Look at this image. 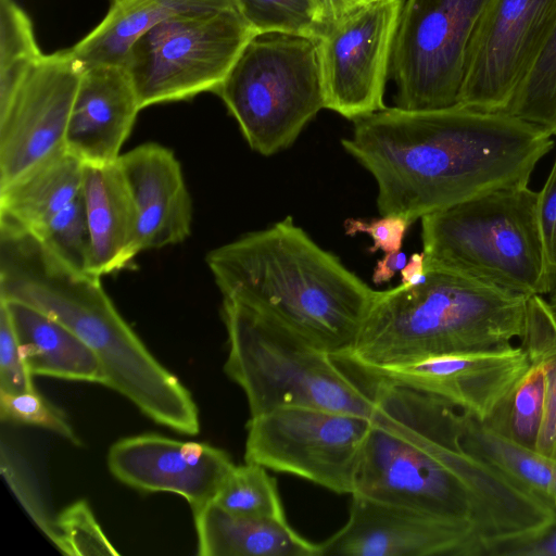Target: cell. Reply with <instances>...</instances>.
<instances>
[{
  "instance_id": "cell-1",
  "label": "cell",
  "mask_w": 556,
  "mask_h": 556,
  "mask_svg": "<svg viewBox=\"0 0 556 556\" xmlns=\"http://www.w3.org/2000/svg\"><path fill=\"white\" fill-rule=\"evenodd\" d=\"M371 391L376 412L353 494L457 523L480 541L482 556L555 519L539 501L465 448L457 406L381 379L372 380Z\"/></svg>"
},
{
  "instance_id": "cell-2",
  "label": "cell",
  "mask_w": 556,
  "mask_h": 556,
  "mask_svg": "<svg viewBox=\"0 0 556 556\" xmlns=\"http://www.w3.org/2000/svg\"><path fill=\"white\" fill-rule=\"evenodd\" d=\"M377 184L380 215L410 223L485 193L528 186L552 136L507 112L462 104L386 108L341 141Z\"/></svg>"
},
{
  "instance_id": "cell-3",
  "label": "cell",
  "mask_w": 556,
  "mask_h": 556,
  "mask_svg": "<svg viewBox=\"0 0 556 556\" xmlns=\"http://www.w3.org/2000/svg\"><path fill=\"white\" fill-rule=\"evenodd\" d=\"M224 299L241 303L334 358L353 349L376 295L291 216L206 256Z\"/></svg>"
},
{
  "instance_id": "cell-4",
  "label": "cell",
  "mask_w": 556,
  "mask_h": 556,
  "mask_svg": "<svg viewBox=\"0 0 556 556\" xmlns=\"http://www.w3.org/2000/svg\"><path fill=\"white\" fill-rule=\"evenodd\" d=\"M528 298L456 271L425 268L418 285L376 292L353 349L338 361L371 371L507 349L523 332Z\"/></svg>"
},
{
  "instance_id": "cell-5",
  "label": "cell",
  "mask_w": 556,
  "mask_h": 556,
  "mask_svg": "<svg viewBox=\"0 0 556 556\" xmlns=\"http://www.w3.org/2000/svg\"><path fill=\"white\" fill-rule=\"evenodd\" d=\"M9 295L77 334L99 359L103 384L126 396L144 415L178 432H199V410L190 392L124 320L100 277L77 271L52 253L39 251L17 268Z\"/></svg>"
},
{
  "instance_id": "cell-6",
  "label": "cell",
  "mask_w": 556,
  "mask_h": 556,
  "mask_svg": "<svg viewBox=\"0 0 556 556\" xmlns=\"http://www.w3.org/2000/svg\"><path fill=\"white\" fill-rule=\"evenodd\" d=\"M425 268L456 271L523 294H548L556 276L538 216V192L509 187L421 218Z\"/></svg>"
},
{
  "instance_id": "cell-7",
  "label": "cell",
  "mask_w": 556,
  "mask_h": 556,
  "mask_svg": "<svg viewBox=\"0 0 556 556\" xmlns=\"http://www.w3.org/2000/svg\"><path fill=\"white\" fill-rule=\"evenodd\" d=\"M228 334L226 374L243 390L251 416L312 407L374 419L376 402L326 351L274 319L223 300Z\"/></svg>"
},
{
  "instance_id": "cell-8",
  "label": "cell",
  "mask_w": 556,
  "mask_h": 556,
  "mask_svg": "<svg viewBox=\"0 0 556 556\" xmlns=\"http://www.w3.org/2000/svg\"><path fill=\"white\" fill-rule=\"evenodd\" d=\"M215 93L253 151L268 156L287 149L325 109L316 41L256 35Z\"/></svg>"
},
{
  "instance_id": "cell-9",
  "label": "cell",
  "mask_w": 556,
  "mask_h": 556,
  "mask_svg": "<svg viewBox=\"0 0 556 556\" xmlns=\"http://www.w3.org/2000/svg\"><path fill=\"white\" fill-rule=\"evenodd\" d=\"M256 35L236 7L179 13L156 24L124 62L141 109L216 92Z\"/></svg>"
},
{
  "instance_id": "cell-10",
  "label": "cell",
  "mask_w": 556,
  "mask_h": 556,
  "mask_svg": "<svg viewBox=\"0 0 556 556\" xmlns=\"http://www.w3.org/2000/svg\"><path fill=\"white\" fill-rule=\"evenodd\" d=\"M491 0H404L390 75L405 110L458 103L467 53Z\"/></svg>"
},
{
  "instance_id": "cell-11",
  "label": "cell",
  "mask_w": 556,
  "mask_h": 556,
  "mask_svg": "<svg viewBox=\"0 0 556 556\" xmlns=\"http://www.w3.org/2000/svg\"><path fill=\"white\" fill-rule=\"evenodd\" d=\"M83 71L70 49L0 67V189L65 150Z\"/></svg>"
},
{
  "instance_id": "cell-12",
  "label": "cell",
  "mask_w": 556,
  "mask_h": 556,
  "mask_svg": "<svg viewBox=\"0 0 556 556\" xmlns=\"http://www.w3.org/2000/svg\"><path fill=\"white\" fill-rule=\"evenodd\" d=\"M371 425L358 415L280 407L251 416L244 460L352 495Z\"/></svg>"
},
{
  "instance_id": "cell-13",
  "label": "cell",
  "mask_w": 556,
  "mask_h": 556,
  "mask_svg": "<svg viewBox=\"0 0 556 556\" xmlns=\"http://www.w3.org/2000/svg\"><path fill=\"white\" fill-rule=\"evenodd\" d=\"M556 25V0H491L467 53L458 103L505 112Z\"/></svg>"
},
{
  "instance_id": "cell-14",
  "label": "cell",
  "mask_w": 556,
  "mask_h": 556,
  "mask_svg": "<svg viewBox=\"0 0 556 556\" xmlns=\"http://www.w3.org/2000/svg\"><path fill=\"white\" fill-rule=\"evenodd\" d=\"M404 0H379L316 40L325 109L356 121L386 109L383 94Z\"/></svg>"
},
{
  "instance_id": "cell-15",
  "label": "cell",
  "mask_w": 556,
  "mask_h": 556,
  "mask_svg": "<svg viewBox=\"0 0 556 556\" xmlns=\"http://www.w3.org/2000/svg\"><path fill=\"white\" fill-rule=\"evenodd\" d=\"M464 527L417 509L353 494L346 523L318 543V556H482Z\"/></svg>"
},
{
  "instance_id": "cell-16",
  "label": "cell",
  "mask_w": 556,
  "mask_h": 556,
  "mask_svg": "<svg viewBox=\"0 0 556 556\" xmlns=\"http://www.w3.org/2000/svg\"><path fill=\"white\" fill-rule=\"evenodd\" d=\"M108 465L123 483L142 491L178 494L192 510L214 501L235 467L220 448L159 434L121 439L111 446Z\"/></svg>"
},
{
  "instance_id": "cell-17",
  "label": "cell",
  "mask_w": 556,
  "mask_h": 556,
  "mask_svg": "<svg viewBox=\"0 0 556 556\" xmlns=\"http://www.w3.org/2000/svg\"><path fill=\"white\" fill-rule=\"evenodd\" d=\"M523 349L447 354L371 371L381 379L440 396L485 421L529 368Z\"/></svg>"
},
{
  "instance_id": "cell-18",
  "label": "cell",
  "mask_w": 556,
  "mask_h": 556,
  "mask_svg": "<svg viewBox=\"0 0 556 556\" xmlns=\"http://www.w3.org/2000/svg\"><path fill=\"white\" fill-rule=\"evenodd\" d=\"M116 163L136 208L139 252L185 241L192 200L174 152L149 142L122 153Z\"/></svg>"
},
{
  "instance_id": "cell-19",
  "label": "cell",
  "mask_w": 556,
  "mask_h": 556,
  "mask_svg": "<svg viewBox=\"0 0 556 556\" xmlns=\"http://www.w3.org/2000/svg\"><path fill=\"white\" fill-rule=\"evenodd\" d=\"M140 110L125 66L84 68L67 125L66 151L84 164L116 162Z\"/></svg>"
},
{
  "instance_id": "cell-20",
  "label": "cell",
  "mask_w": 556,
  "mask_h": 556,
  "mask_svg": "<svg viewBox=\"0 0 556 556\" xmlns=\"http://www.w3.org/2000/svg\"><path fill=\"white\" fill-rule=\"evenodd\" d=\"M81 194L90 237L87 273L123 269L140 252L136 208L117 163L84 164Z\"/></svg>"
},
{
  "instance_id": "cell-21",
  "label": "cell",
  "mask_w": 556,
  "mask_h": 556,
  "mask_svg": "<svg viewBox=\"0 0 556 556\" xmlns=\"http://www.w3.org/2000/svg\"><path fill=\"white\" fill-rule=\"evenodd\" d=\"M22 358L36 376L104 383L99 359L71 329L25 303L4 300Z\"/></svg>"
},
{
  "instance_id": "cell-22",
  "label": "cell",
  "mask_w": 556,
  "mask_h": 556,
  "mask_svg": "<svg viewBox=\"0 0 556 556\" xmlns=\"http://www.w3.org/2000/svg\"><path fill=\"white\" fill-rule=\"evenodd\" d=\"M201 556H318L287 520L244 517L210 502L192 510Z\"/></svg>"
},
{
  "instance_id": "cell-23",
  "label": "cell",
  "mask_w": 556,
  "mask_h": 556,
  "mask_svg": "<svg viewBox=\"0 0 556 556\" xmlns=\"http://www.w3.org/2000/svg\"><path fill=\"white\" fill-rule=\"evenodd\" d=\"M229 7H236L233 0H111L104 18L70 50L84 68L124 66L135 41L162 21L179 13Z\"/></svg>"
},
{
  "instance_id": "cell-24",
  "label": "cell",
  "mask_w": 556,
  "mask_h": 556,
  "mask_svg": "<svg viewBox=\"0 0 556 556\" xmlns=\"http://www.w3.org/2000/svg\"><path fill=\"white\" fill-rule=\"evenodd\" d=\"M84 163L63 150L0 189V220L35 233L81 193Z\"/></svg>"
},
{
  "instance_id": "cell-25",
  "label": "cell",
  "mask_w": 556,
  "mask_h": 556,
  "mask_svg": "<svg viewBox=\"0 0 556 556\" xmlns=\"http://www.w3.org/2000/svg\"><path fill=\"white\" fill-rule=\"evenodd\" d=\"M462 442L556 518V458L503 437L464 412Z\"/></svg>"
},
{
  "instance_id": "cell-26",
  "label": "cell",
  "mask_w": 556,
  "mask_h": 556,
  "mask_svg": "<svg viewBox=\"0 0 556 556\" xmlns=\"http://www.w3.org/2000/svg\"><path fill=\"white\" fill-rule=\"evenodd\" d=\"M527 355L529 368L483 424L509 440L535 448L544 409L546 365L540 355Z\"/></svg>"
},
{
  "instance_id": "cell-27",
  "label": "cell",
  "mask_w": 556,
  "mask_h": 556,
  "mask_svg": "<svg viewBox=\"0 0 556 556\" xmlns=\"http://www.w3.org/2000/svg\"><path fill=\"white\" fill-rule=\"evenodd\" d=\"M519 341L526 353L540 355L546 365L544 409L535 450L556 458V317L543 295L528 298Z\"/></svg>"
},
{
  "instance_id": "cell-28",
  "label": "cell",
  "mask_w": 556,
  "mask_h": 556,
  "mask_svg": "<svg viewBox=\"0 0 556 556\" xmlns=\"http://www.w3.org/2000/svg\"><path fill=\"white\" fill-rule=\"evenodd\" d=\"M213 502L235 515L287 520L276 480L255 463L235 465Z\"/></svg>"
},
{
  "instance_id": "cell-29",
  "label": "cell",
  "mask_w": 556,
  "mask_h": 556,
  "mask_svg": "<svg viewBox=\"0 0 556 556\" xmlns=\"http://www.w3.org/2000/svg\"><path fill=\"white\" fill-rule=\"evenodd\" d=\"M505 112L556 136V25Z\"/></svg>"
},
{
  "instance_id": "cell-30",
  "label": "cell",
  "mask_w": 556,
  "mask_h": 556,
  "mask_svg": "<svg viewBox=\"0 0 556 556\" xmlns=\"http://www.w3.org/2000/svg\"><path fill=\"white\" fill-rule=\"evenodd\" d=\"M257 35L288 34L317 39L313 0H233Z\"/></svg>"
},
{
  "instance_id": "cell-31",
  "label": "cell",
  "mask_w": 556,
  "mask_h": 556,
  "mask_svg": "<svg viewBox=\"0 0 556 556\" xmlns=\"http://www.w3.org/2000/svg\"><path fill=\"white\" fill-rule=\"evenodd\" d=\"M30 235L67 266L87 273L90 237L81 193Z\"/></svg>"
},
{
  "instance_id": "cell-32",
  "label": "cell",
  "mask_w": 556,
  "mask_h": 556,
  "mask_svg": "<svg viewBox=\"0 0 556 556\" xmlns=\"http://www.w3.org/2000/svg\"><path fill=\"white\" fill-rule=\"evenodd\" d=\"M55 519L62 539L61 553L70 556L118 555L86 501L68 505Z\"/></svg>"
},
{
  "instance_id": "cell-33",
  "label": "cell",
  "mask_w": 556,
  "mask_h": 556,
  "mask_svg": "<svg viewBox=\"0 0 556 556\" xmlns=\"http://www.w3.org/2000/svg\"><path fill=\"white\" fill-rule=\"evenodd\" d=\"M1 473L31 520L61 552L62 539L56 519L49 514L20 456L4 442L1 443Z\"/></svg>"
},
{
  "instance_id": "cell-34",
  "label": "cell",
  "mask_w": 556,
  "mask_h": 556,
  "mask_svg": "<svg viewBox=\"0 0 556 556\" xmlns=\"http://www.w3.org/2000/svg\"><path fill=\"white\" fill-rule=\"evenodd\" d=\"M0 417L2 421L38 426L78 443L65 416L36 391L12 394L0 391Z\"/></svg>"
},
{
  "instance_id": "cell-35",
  "label": "cell",
  "mask_w": 556,
  "mask_h": 556,
  "mask_svg": "<svg viewBox=\"0 0 556 556\" xmlns=\"http://www.w3.org/2000/svg\"><path fill=\"white\" fill-rule=\"evenodd\" d=\"M41 54L27 14L14 0H0V67Z\"/></svg>"
},
{
  "instance_id": "cell-36",
  "label": "cell",
  "mask_w": 556,
  "mask_h": 556,
  "mask_svg": "<svg viewBox=\"0 0 556 556\" xmlns=\"http://www.w3.org/2000/svg\"><path fill=\"white\" fill-rule=\"evenodd\" d=\"M0 391L18 394L35 392L31 374L27 369L13 325L3 302L0 301Z\"/></svg>"
},
{
  "instance_id": "cell-37",
  "label": "cell",
  "mask_w": 556,
  "mask_h": 556,
  "mask_svg": "<svg viewBox=\"0 0 556 556\" xmlns=\"http://www.w3.org/2000/svg\"><path fill=\"white\" fill-rule=\"evenodd\" d=\"M410 222L396 215H381L380 218H350L344 223L345 233H367L372 239L370 252H400Z\"/></svg>"
},
{
  "instance_id": "cell-38",
  "label": "cell",
  "mask_w": 556,
  "mask_h": 556,
  "mask_svg": "<svg viewBox=\"0 0 556 556\" xmlns=\"http://www.w3.org/2000/svg\"><path fill=\"white\" fill-rule=\"evenodd\" d=\"M538 216L546 256L556 276V156L538 192Z\"/></svg>"
},
{
  "instance_id": "cell-39",
  "label": "cell",
  "mask_w": 556,
  "mask_h": 556,
  "mask_svg": "<svg viewBox=\"0 0 556 556\" xmlns=\"http://www.w3.org/2000/svg\"><path fill=\"white\" fill-rule=\"evenodd\" d=\"M488 556H556V518L533 534L496 544Z\"/></svg>"
},
{
  "instance_id": "cell-40",
  "label": "cell",
  "mask_w": 556,
  "mask_h": 556,
  "mask_svg": "<svg viewBox=\"0 0 556 556\" xmlns=\"http://www.w3.org/2000/svg\"><path fill=\"white\" fill-rule=\"evenodd\" d=\"M377 1L379 0H313L316 10L317 39L336 23Z\"/></svg>"
},
{
  "instance_id": "cell-41",
  "label": "cell",
  "mask_w": 556,
  "mask_h": 556,
  "mask_svg": "<svg viewBox=\"0 0 556 556\" xmlns=\"http://www.w3.org/2000/svg\"><path fill=\"white\" fill-rule=\"evenodd\" d=\"M406 254L403 252L386 253L374 268L372 281L377 285L390 281L397 270L406 265Z\"/></svg>"
},
{
  "instance_id": "cell-42",
  "label": "cell",
  "mask_w": 556,
  "mask_h": 556,
  "mask_svg": "<svg viewBox=\"0 0 556 556\" xmlns=\"http://www.w3.org/2000/svg\"><path fill=\"white\" fill-rule=\"evenodd\" d=\"M402 283L415 286L422 281L425 277V255L424 253H414L401 269Z\"/></svg>"
},
{
  "instance_id": "cell-43",
  "label": "cell",
  "mask_w": 556,
  "mask_h": 556,
  "mask_svg": "<svg viewBox=\"0 0 556 556\" xmlns=\"http://www.w3.org/2000/svg\"><path fill=\"white\" fill-rule=\"evenodd\" d=\"M547 302L556 317V283H555L553 290L548 293Z\"/></svg>"
}]
</instances>
